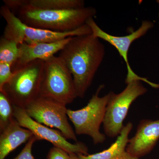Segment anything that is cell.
<instances>
[{
	"instance_id": "6da1fadb",
	"label": "cell",
	"mask_w": 159,
	"mask_h": 159,
	"mask_svg": "<svg viewBox=\"0 0 159 159\" xmlns=\"http://www.w3.org/2000/svg\"><path fill=\"white\" fill-rule=\"evenodd\" d=\"M105 47L93 34L71 38L58 57L73 77L77 97L83 98L105 56Z\"/></svg>"
},
{
	"instance_id": "7a4b0ae2",
	"label": "cell",
	"mask_w": 159,
	"mask_h": 159,
	"mask_svg": "<svg viewBox=\"0 0 159 159\" xmlns=\"http://www.w3.org/2000/svg\"><path fill=\"white\" fill-rule=\"evenodd\" d=\"M9 9L27 25L59 32H70L79 29L97 13L96 9L92 7L47 10L22 8Z\"/></svg>"
},
{
	"instance_id": "3957f363",
	"label": "cell",
	"mask_w": 159,
	"mask_h": 159,
	"mask_svg": "<svg viewBox=\"0 0 159 159\" xmlns=\"http://www.w3.org/2000/svg\"><path fill=\"white\" fill-rule=\"evenodd\" d=\"M0 14L6 25L3 36L19 45L23 43L31 44L41 43H53L70 37L92 34V30L85 25L74 31L55 32L30 27L23 23L6 5L1 6Z\"/></svg>"
},
{
	"instance_id": "277c9868",
	"label": "cell",
	"mask_w": 159,
	"mask_h": 159,
	"mask_svg": "<svg viewBox=\"0 0 159 159\" xmlns=\"http://www.w3.org/2000/svg\"><path fill=\"white\" fill-rule=\"evenodd\" d=\"M39 96L66 105L77 97L72 74L58 56L44 61Z\"/></svg>"
},
{
	"instance_id": "5b68a950",
	"label": "cell",
	"mask_w": 159,
	"mask_h": 159,
	"mask_svg": "<svg viewBox=\"0 0 159 159\" xmlns=\"http://www.w3.org/2000/svg\"><path fill=\"white\" fill-rule=\"evenodd\" d=\"M44 61L36 60L13 72V76L0 92L13 105L25 109L39 96Z\"/></svg>"
},
{
	"instance_id": "8992f818",
	"label": "cell",
	"mask_w": 159,
	"mask_h": 159,
	"mask_svg": "<svg viewBox=\"0 0 159 159\" xmlns=\"http://www.w3.org/2000/svg\"><path fill=\"white\" fill-rule=\"evenodd\" d=\"M103 87V85L99 87L83 108L77 110H67L68 117L74 125L76 134L89 135L95 145L102 144L106 139L99 129L103 123L111 93L99 97V93Z\"/></svg>"
},
{
	"instance_id": "52a82bcc",
	"label": "cell",
	"mask_w": 159,
	"mask_h": 159,
	"mask_svg": "<svg viewBox=\"0 0 159 159\" xmlns=\"http://www.w3.org/2000/svg\"><path fill=\"white\" fill-rule=\"evenodd\" d=\"M126 84V88L119 94L110 92L102 123L105 134L110 138L118 137L120 134L132 103L147 91L140 80H134Z\"/></svg>"
},
{
	"instance_id": "ba28073f",
	"label": "cell",
	"mask_w": 159,
	"mask_h": 159,
	"mask_svg": "<svg viewBox=\"0 0 159 159\" xmlns=\"http://www.w3.org/2000/svg\"><path fill=\"white\" fill-rule=\"evenodd\" d=\"M25 109L34 121L50 128H56L67 139L77 141L75 131L69 123L68 109L65 104L39 96Z\"/></svg>"
},
{
	"instance_id": "9c48e42d",
	"label": "cell",
	"mask_w": 159,
	"mask_h": 159,
	"mask_svg": "<svg viewBox=\"0 0 159 159\" xmlns=\"http://www.w3.org/2000/svg\"><path fill=\"white\" fill-rule=\"evenodd\" d=\"M86 24L90 28L92 34L95 37L104 40L111 44L116 48L121 56L124 59L126 64L127 70V74L125 79V83L134 80H139L148 84L154 88H159V84L150 82L146 78L140 77L136 74L131 68L128 59V53L131 45L133 43L140 38L153 27V24L149 21L144 20L142 22V25L136 31L127 35L123 36H114L100 29L93 19V17L90 18L87 21Z\"/></svg>"
},
{
	"instance_id": "30bf717a",
	"label": "cell",
	"mask_w": 159,
	"mask_h": 159,
	"mask_svg": "<svg viewBox=\"0 0 159 159\" xmlns=\"http://www.w3.org/2000/svg\"><path fill=\"white\" fill-rule=\"evenodd\" d=\"M13 107L15 119L21 126L31 131L38 141L46 140L69 154H89L88 148L84 143L77 142L72 144L68 141L60 131L52 129L34 121L27 114L25 109L14 105Z\"/></svg>"
},
{
	"instance_id": "8fae6325",
	"label": "cell",
	"mask_w": 159,
	"mask_h": 159,
	"mask_svg": "<svg viewBox=\"0 0 159 159\" xmlns=\"http://www.w3.org/2000/svg\"><path fill=\"white\" fill-rule=\"evenodd\" d=\"M159 139V119H143L138 125L135 134L129 139L126 151L140 159L150 153Z\"/></svg>"
},
{
	"instance_id": "7c38bea8",
	"label": "cell",
	"mask_w": 159,
	"mask_h": 159,
	"mask_svg": "<svg viewBox=\"0 0 159 159\" xmlns=\"http://www.w3.org/2000/svg\"><path fill=\"white\" fill-rule=\"evenodd\" d=\"M71 37L53 43H38L31 44L23 43L19 45V55L17 61L11 67L12 72L34 60L44 61L54 56L56 53L62 50Z\"/></svg>"
},
{
	"instance_id": "4fadbf2b",
	"label": "cell",
	"mask_w": 159,
	"mask_h": 159,
	"mask_svg": "<svg viewBox=\"0 0 159 159\" xmlns=\"http://www.w3.org/2000/svg\"><path fill=\"white\" fill-rule=\"evenodd\" d=\"M32 132L20 125L14 120L0 136V159H5L10 152L34 136Z\"/></svg>"
},
{
	"instance_id": "5bb4252c",
	"label": "cell",
	"mask_w": 159,
	"mask_h": 159,
	"mask_svg": "<svg viewBox=\"0 0 159 159\" xmlns=\"http://www.w3.org/2000/svg\"><path fill=\"white\" fill-rule=\"evenodd\" d=\"M133 125L129 122L123 127L116 142L107 149L91 155L79 154L80 159H140L135 157L126 151L129 142L128 136Z\"/></svg>"
},
{
	"instance_id": "9a60e30c",
	"label": "cell",
	"mask_w": 159,
	"mask_h": 159,
	"mask_svg": "<svg viewBox=\"0 0 159 159\" xmlns=\"http://www.w3.org/2000/svg\"><path fill=\"white\" fill-rule=\"evenodd\" d=\"M4 5L9 9L47 10L51 9H79L85 7L83 0H4Z\"/></svg>"
},
{
	"instance_id": "2e32d148",
	"label": "cell",
	"mask_w": 159,
	"mask_h": 159,
	"mask_svg": "<svg viewBox=\"0 0 159 159\" xmlns=\"http://www.w3.org/2000/svg\"><path fill=\"white\" fill-rule=\"evenodd\" d=\"M19 55V45L2 36L0 39V63H6L11 67L17 61Z\"/></svg>"
},
{
	"instance_id": "e0dca14e",
	"label": "cell",
	"mask_w": 159,
	"mask_h": 159,
	"mask_svg": "<svg viewBox=\"0 0 159 159\" xmlns=\"http://www.w3.org/2000/svg\"><path fill=\"white\" fill-rule=\"evenodd\" d=\"M15 119L14 107L7 96L0 92V130H4Z\"/></svg>"
},
{
	"instance_id": "ac0fdd59",
	"label": "cell",
	"mask_w": 159,
	"mask_h": 159,
	"mask_svg": "<svg viewBox=\"0 0 159 159\" xmlns=\"http://www.w3.org/2000/svg\"><path fill=\"white\" fill-rule=\"evenodd\" d=\"M11 66L6 63H0V90L13 76Z\"/></svg>"
},
{
	"instance_id": "d6986e66",
	"label": "cell",
	"mask_w": 159,
	"mask_h": 159,
	"mask_svg": "<svg viewBox=\"0 0 159 159\" xmlns=\"http://www.w3.org/2000/svg\"><path fill=\"white\" fill-rule=\"evenodd\" d=\"M38 141L36 137L33 136L27 142L21 152L13 159H34L32 155V148L34 142Z\"/></svg>"
},
{
	"instance_id": "ffe728a7",
	"label": "cell",
	"mask_w": 159,
	"mask_h": 159,
	"mask_svg": "<svg viewBox=\"0 0 159 159\" xmlns=\"http://www.w3.org/2000/svg\"><path fill=\"white\" fill-rule=\"evenodd\" d=\"M47 159H70V157L66 151L54 146L49 151Z\"/></svg>"
},
{
	"instance_id": "44dd1931",
	"label": "cell",
	"mask_w": 159,
	"mask_h": 159,
	"mask_svg": "<svg viewBox=\"0 0 159 159\" xmlns=\"http://www.w3.org/2000/svg\"><path fill=\"white\" fill-rule=\"evenodd\" d=\"M70 159H80L77 154L72 153H70Z\"/></svg>"
},
{
	"instance_id": "7402d4cb",
	"label": "cell",
	"mask_w": 159,
	"mask_h": 159,
	"mask_svg": "<svg viewBox=\"0 0 159 159\" xmlns=\"http://www.w3.org/2000/svg\"></svg>"
}]
</instances>
